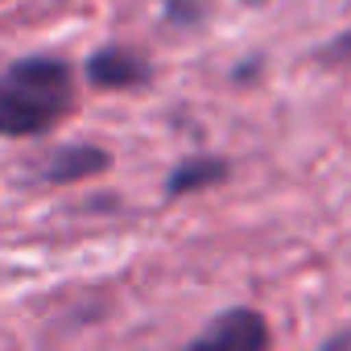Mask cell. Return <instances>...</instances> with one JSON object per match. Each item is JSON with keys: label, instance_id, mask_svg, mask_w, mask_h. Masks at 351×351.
I'll use <instances>...</instances> for the list:
<instances>
[{"label": "cell", "instance_id": "6da1fadb", "mask_svg": "<svg viewBox=\"0 0 351 351\" xmlns=\"http://www.w3.org/2000/svg\"><path fill=\"white\" fill-rule=\"evenodd\" d=\"M75 112V71L66 58L29 54L0 71V136H38Z\"/></svg>", "mask_w": 351, "mask_h": 351}, {"label": "cell", "instance_id": "7a4b0ae2", "mask_svg": "<svg viewBox=\"0 0 351 351\" xmlns=\"http://www.w3.org/2000/svg\"><path fill=\"white\" fill-rule=\"evenodd\" d=\"M149 79H153V66L136 50L104 46L87 58V83L99 91H141V87H149Z\"/></svg>", "mask_w": 351, "mask_h": 351}, {"label": "cell", "instance_id": "3957f363", "mask_svg": "<svg viewBox=\"0 0 351 351\" xmlns=\"http://www.w3.org/2000/svg\"><path fill=\"white\" fill-rule=\"evenodd\" d=\"M269 326L256 310H223L207 330L191 339V347H223V351H265L269 347Z\"/></svg>", "mask_w": 351, "mask_h": 351}, {"label": "cell", "instance_id": "277c9868", "mask_svg": "<svg viewBox=\"0 0 351 351\" xmlns=\"http://www.w3.org/2000/svg\"><path fill=\"white\" fill-rule=\"evenodd\" d=\"M112 165V153L99 149V145H66V149H54L46 169H42V178L46 182H79V178H91V173H104Z\"/></svg>", "mask_w": 351, "mask_h": 351}, {"label": "cell", "instance_id": "5b68a950", "mask_svg": "<svg viewBox=\"0 0 351 351\" xmlns=\"http://www.w3.org/2000/svg\"><path fill=\"white\" fill-rule=\"evenodd\" d=\"M232 173V165L223 161V157H191V161H182L178 169L165 178V195L169 199H182V195H195V191H211V186H219L223 178Z\"/></svg>", "mask_w": 351, "mask_h": 351}, {"label": "cell", "instance_id": "8992f818", "mask_svg": "<svg viewBox=\"0 0 351 351\" xmlns=\"http://www.w3.org/2000/svg\"><path fill=\"white\" fill-rule=\"evenodd\" d=\"M322 62H351V29L322 46Z\"/></svg>", "mask_w": 351, "mask_h": 351}, {"label": "cell", "instance_id": "52a82bcc", "mask_svg": "<svg viewBox=\"0 0 351 351\" xmlns=\"http://www.w3.org/2000/svg\"><path fill=\"white\" fill-rule=\"evenodd\" d=\"M165 13H169L173 21H199L195 0H165Z\"/></svg>", "mask_w": 351, "mask_h": 351}, {"label": "cell", "instance_id": "ba28073f", "mask_svg": "<svg viewBox=\"0 0 351 351\" xmlns=\"http://www.w3.org/2000/svg\"><path fill=\"white\" fill-rule=\"evenodd\" d=\"M343 343H351V335H339V339H326V347H343Z\"/></svg>", "mask_w": 351, "mask_h": 351}, {"label": "cell", "instance_id": "9c48e42d", "mask_svg": "<svg viewBox=\"0 0 351 351\" xmlns=\"http://www.w3.org/2000/svg\"><path fill=\"white\" fill-rule=\"evenodd\" d=\"M244 5H252V9H261V5H269V0H244Z\"/></svg>", "mask_w": 351, "mask_h": 351}]
</instances>
